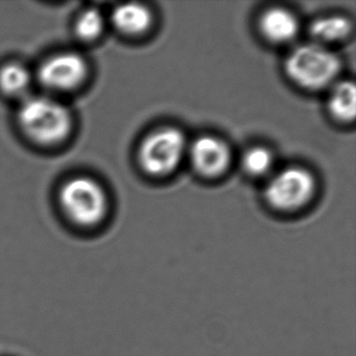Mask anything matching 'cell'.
<instances>
[{"label": "cell", "instance_id": "6da1fadb", "mask_svg": "<svg viewBox=\"0 0 356 356\" xmlns=\"http://www.w3.org/2000/svg\"><path fill=\"white\" fill-rule=\"evenodd\" d=\"M17 122L29 139L45 147L63 143L74 128L70 109L57 99L47 97L24 99L18 109Z\"/></svg>", "mask_w": 356, "mask_h": 356}, {"label": "cell", "instance_id": "7a4b0ae2", "mask_svg": "<svg viewBox=\"0 0 356 356\" xmlns=\"http://www.w3.org/2000/svg\"><path fill=\"white\" fill-rule=\"evenodd\" d=\"M64 216L80 228H95L107 218L109 201L101 183L90 177H74L59 191Z\"/></svg>", "mask_w": 356, "mask_h": 356}, {"label": "cell", "instance_id": "3957f363", "mask_svg": "<svg viewBox=\"0 0 356 356\" xmlns=\"http://www.w3.org/2000/svg\"><path fill=\"white\" fill-rule=\"evenodd\" d=\"M341 70L339 57L325 45H300L285 60L287 76L305 89H321L331 84Z\"/></svg>", "mask_w": 356, "mask_h": 356}, {"label": "cell", "instance_id": "277c9868", "mask_svg": "<svg viewBox=\"0 0 356 356\" xmlns=\"http://www.w3.org/2000/svg\"><path fill=\"white\" fill-rule=\"evenodd\" d=\"M187 151L184 134L176 128H160L149 133L139 147L138 159L147 174L162 177L174 172Z\"/></svg>", "mask_w": 356, "mask_h": 356}, {"label": "cell", "instance_id": "5b68a950", "mask_svg": "<svg viewBox=\"0 0 356 356\" xmlns=\"http://www.w3.org/2000/svg\"><path fill=\"white\" fill-rule=\"evenodd\" d=\"M316 181L312 172L291 166L275 175L266 185V203L280 212H293L307 205L314 195Z\"/></svg>", "mask_w": 356, "mask_h": 356}, {"label": "cell", "instance_id": "8992f818", "mask_svg": "<svg viewBox=\"0 0 356 356\" xmlns=\"http://www.w3.org/2000/svg\"><path fill=\"white\" fill-rule=\"evenodd\" d=\"M89 67L84 57L72 51L56 54L39 67V82L56 92L76 90L88 76Z\"/></svg>", "mask_w": 356, "mask_h": 356}, {"label": "cell", "instance_id": "52a82bcc", "mask_svg": "<svg viewBox=\"0 0 356 356\" xmlns=\"http://www.w3.org/2000/svg\"><path fill=\"white\" fill-rule=\"evenodd\" d=\"M188 149L193 168L203 176H220L230 163V149L218 137L210 135L199 137Z\"/></svg>", "mask_w": 356, "mask_h": 356}, {"label": "cell", "instance_id": "ba28073f", "mask_svg": "<svg viewBox=\"0 0 356 356\" xmlns=\"http://www.w3.org/2000/svg\"><path fill=\"white\" fill-rule=\"evenodd\" d=\"M259 29L266 40L274 43H286L297 36L299 22L289 10L270 8L260 17Z\"/></svg>", "mask_w": 356, "mask_h": 356}, {"label": "cell", "instance_id": "9c48e42d", "mask_svg": "<svg viewBox=\"0 0 356 356\" xmlns=\"http://www.w3.org/2000/svg\"><path fill=\"white\" fill-rule=\"evenodd\" d=\"M114 28L124 35L138 36L149 31L153 22L151 11L139 3H124L112 12Z\"/></svg>", "mask_w": 356, "mask_h": 356}, {"label": "cell", "instance_id": "30bf717a", "mask_svg": "<svg viewBox=\"0 0 356 356\" xmlns=\"http://www.w3.org/2000/svg\"><path fill=\"white\" fill-rule=\"evenodd\" d=\"M352 24L343 16L332 15L318 18L310 24L309 32L314 42L324 45L328 42H339L349 36Z\"/></svg>", "mask_w": 356, "mask_h": 356}, {"label": "cell", "instance_id": "8fae6325", "mask_svg": "<svg viewBox=\"0 0 356 356\" xmlns=\"http://www.w3.org/2000/svg\"><path fill=\"white\" fill-rule=\"evenodd\" d=\"M329 111L341 122H351L355 118L356 89L353 83H339L333 87L328 99Z\"/></svg>", "mask_w": 356, "mask_h": 356}, {"label": "cell", "instance_id": "7c38bea8", "mask_svg": "<svg viewBox=\"0 0 356 356\" xmlns=\"http://www.w3.org/2000/svg\"><path fill=\"white\" fill-rule=\"evenodd\" d=\"M32 76L26 66L17 62L0 68V90L9 97H22L31 86Z\"/></svg>", "mask_w": 356, "mask_h": 356}, {"label": "cell", "instance_id": "4fadbf2b", "mask_svg": "<svg viewBox=\"0 0 356 356\" xmlns=\"http://www.w3.org/2000/svg\"><path fill=\"white\" fill-rule=\"evenodd\" d=\"M105 30V20L97 9L85 10L76 18L74 32L85 42L97 40Z\"/></svg>", "mask_w": 356, "mask_h": 356}, {"label": "cell", "instance_id": "5bb4252c", "mask_svg": "<svg viewBox=\"0 0 356 356\" xmlns=\"http://www.w3.org/2000/svg\"><path fill=\"white\" fill-rule=\"evenodd\" d=\"M272 153L266 147H255L245 152L243 158V165L245 172L252 176H264L272 168Z\"/></svg>", "mask_w": 356, "mask_h": 356}]
</instances>
